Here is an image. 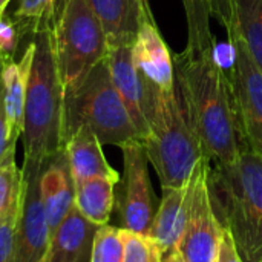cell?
Instances as JSON below:
<instances>
[{
  "label": "cell",
  "mask_w": 262,
  "mask_h": 262,
  "mask_svg": "<svg viewBox=\"0 0 262 262\" xmlns=\"http://www.w3.org/2000/svg\"><path fill=\"white\" fill-rule=\"evenodd\" d=\"M123 150V189L118 200L120 220L124 230L140 235L150 233L160 203L149 178V158L143 141H134Z\"/></svg>",
  "instance_id": "cell-8"
},
{
  "label": "cell",
  "mask_w": 262,
  "mask_h": 262,
  "mask_svg": "<svg viewBox=\"0 0 262 262\" xmlns=\"http://www.w3.org/2000/svg\"><path fill=\"white\" fill-rule=\"evenodd\" d=\"M161 187L184 186L204 157L178 89L158 92L149 134L143 141Z\"/></svg>",
  "instance_id": "cell-5"
},
{
  "label": "cell",
  "mask_w": 262,
  "mask_h": 262,
  "mask_svg": "<svg viewBox=\"0 0 262 262\" xmlns=\"http://www.w3.org/2000/svg\"><path fill=\"white\" fill-rule=\"evenodd\" d=\"M215 262H244L238 252L233 235L230 233L227 227H223V226H221V236H220Z\"/></svg>",
  "instance_id": "cell-30"
},
{
  "label": "cell",
  "mask_w": 262,
  "mask_h": 262,
  "mask_svg": "<svg viewBox=\"0 0 262 262\" xmlns=\"http://www.w3.org/2000/svg\"><path fill=\"white\" fill-rule=\"evenodd\" d=\"M132 48V43L109 45L107 63L114 86L144 141L149 134V123L155 111L158 91H155L138 72Z\"/></svg>",
  "instance_id": "cell-10"
},
{
  "label": "cell",
  "mask_w": 262,
  "mask_h": 262,
  "mask_svg": "<svg viewBox=\"0 0 262 262\" xmlns=\"http://www.w3.org/2000/svg\"><path fill=\"white\" fill-rule=\"evenodd\" d=\"M0 60H2V58H0Z\"/></svg>",
  "instance_id": "cell-34"
},
{
  "label": "cell",
  "mask_w": 262,
  "mask_h": 262,
  "mask_svg": "<svg viewBox=\"0 0 262 262\" xmlns=\"http://www.w3.org/2000/svg\"><path fill=\"white\" fill-rule=\"evenodd\" d=\"M232 8L235 18L233 31L239 34L262 72V0H232Z\"/></svg>",
  "instance_id": "cell-20"
},
{
  "label": "cell",
  "mask_w": 262,
  "mask_h": 262,
  "mask_svg": "<svg viewBox=\"0 0 262 262\" xmlns=\"http://www.w3.org/2000/svg\"><path fill=\"white\" fill-rule=\"evenodd\" d=\"M18 45V32L12 21L0 17V58L11 60Z\"/></svg>",
  "instance_id": "cell-27"
},
{
  "label": "cell",
  "mask_w": 262,
  "mask_h": 262,
  "mask_svg": "<svg viewBox=\"0 0 262 262\" xmlns=\"http://www.w3.org/2000/svg\"><path fill=\"white\" fill-rule=\"evenodd\" d=\"M232 48L230 84L244 147L262 158V72L236 31L229 34Z\"/></svg>",
  "instance_id": "cell-7"
},
{
  "label": "cell",
  "mask_w": 262,
  "mask_h": 262,
  "mask_svg": "<svg viewBox=\"0 0 262 262\" xmlns=\"http://www.w3.org/2000/svg\"><path fill=\"white\" fill-rule=\"evenodd\" d=\"M43 169L21 167V190L12 262H41L49 246V229L40 193Z\"/></svg>",
  "instance_id": "cell-9"
},
{
  "label": "cell",
  "mask_w": 262,
  "mask_h": 262,
  "mask_svg": "<svg viewBox=\"0 0 262 262\" xmlns=\"http://www.w3.org/2000/svg\"><path fill=\"white\" fill-rule=\"evenodd\" d=\"M161 262H183V258H181V255H180L178 250H172V252L163 255Z\"/></svg>",
  "instance_id": "cell-32"
},
{
  "label": "cell",
  "mask_w": 262,
  "mask_h": 262,
  "mask_svg": "<svg viewBox=\"0 0 262 262\" xmlns=\"http://www.w3.org/2000/svg\"><path fill=\"white\" fill-rule=\"evenodd\" d=\"M124 259V239L123 229L104 224L100 226L91 252L89 262H123Z\"/></svg>",
  "instance_id": "cell-24"
},
{
  "label": "cell",
  "mask_w": 262,
  "mask_h": 262,
  "mask_svg": "<svg viewBox=\"0 0 262 262\" xmlns=\"http://www.w3.org/2000/svg\"><path fill=\"white\" fill-rule=\"evenodd\" d=\"M8 3H9V0H0V17L3 15V11H5Z\"/></svg>",
  "instance_id": "cell-33"
},
{
  "label": "cell",
  "mask_w": 262,
  "mask_h": 262,
  "mask_svg": "<svg viewBox=\"0 0 262 262\" xmlns=\"http://www.w3.org/2000/svg\"><path fill=\"white\" fill-rule=\"evenodd\" d=\"M175 83L189 120L200 138L210 166L229 167L246 149L229 75L216 60L215 51L173 55Z\"/></svg>",
  "instance_id": "cell-1"
},
{
  "label": "cell",
  "mask_w": 262,
  "mask_h": 262,
  "mask_svg": "<svg viewBox=\"0 0 262 262\" xmlns=\"http://www.w3.org/2000/svg\"><path fill=\"white\" fill-rule=\"evenodd\" d=\"M54 2L55 0H18L15 9V18L18 28L31 31L32 34L54 28Z\"/></svg>",
  "instance_id": "cell-22"
},
{
  "label": "cell",
  "mask_w": 262,
  "mask_h": 262,
  "mask_svg": "<svg viewBox=\"0 0 262 262\" xmlns=\"http://www.w3.org/2000/svg\"><path fill=\"white\" fill-rule=\"evenodd\" d=\"M98 227L86 220L74 204L49 238V246L41 262H89Z\"/></svg>",
  "instance_id": "cell-15"
},
{
  "label": "cell",
  "mask_w": 262,
  "mask_h": 262,
  "mask_svg": "<svg viewBox=\"0 0 262 262\" xmlns=\"http://www.w3.org/2000/svg\"><path fill=\"white\" fill-rule=\"evenodd\" d=\"M3 60H0V163L6 158L11 150H15V144L11 141L6 112H5V97H3V78H2Z\"/></svg>",
  "instance_id": "cell-29"
},
{
  "label": "cell",
  "mask_w": 262,
  "mask_h": 262,
  "mask_svg": "<svg viewBox=\"0 0 262 262\" xmlns=\"http://www.w3.org/2000/svg\"><path fill=\"white\" fill-rule=\"evenodd\" d=\"M28 66H29V48L25 51L18 63L14 61L12 58L6 61L3 60V68H2L5 112H6L9 137L14 144L17 143L23 130Z\"/></svg>",
  "instance_id": "cell-18"
},
{
  "label": "cell",
  "mask_w": 262,
  "mask_h": 262,
  "mask_svg": "<svg viewBox=\"0 0 262 262\" xmlns=\"http://www.w3.org/2000/svg\"><path fill=\"white\" fill-rule=\"evenodd\" d=\"M40 193L51 238L74 207L75 200V184L64 149L45 164L40 177Z\"/></svg>",
  "instance_id": "cell-14"
},
{
  "label": "cell",
  "mask_w": 262,
  "mask_h": 262,
  "mask_svg": "<svg viewBox=\"0 0 262 262\" xmlns=\"http://www.w3.org/2000/svg\"><path fill=\"white\" fill-rule=\"evenodd\" d=\"M69 0H55L54 2V25L57 23V20L60 18V15L63 14L66 5H68Z\"/></svg>",
  "instance_id": "cell-31"
},
{
  "label": "cell",
  "mask_w": 262,
  "mask_h": 262,
  "mask_svg": "<svg viewBox=\"0 0 262 262\" xmlns=\"http://www.w3.org/2000/svg\"><path fill=\"white\" fill-rule=\"evenodd\" d=\"M187 23V46L190 52L215 51L216 41L210 31V12L206 0H181Z\"/></svg>",
  "instance_id": "cell-21"
},
{
  "label": "cell",
  "mask_w": 262,
  "mask_h": 262,
  "mask_svg": "<svg viewBox=\"0 0 262 262\" xmlns=\"http://www.w3.org/2000/svg\"><path fill=\"white\" fill-rule=\"evenodd\" d=\"M17 215H18V204L9 213L0 218V262H12Z\"/></svg>",
  "instance_id": "cell-26"
},
{
  "label": "cell",
  "mask_w": 262,
  "mask_h": 262,
  "mask_svg": "<svg viewBox=\"0 0 262 262\" xmlns=\"http://www.w3.org/2000/svg\"><path fill=\"white\" fill-rule=\"evenodd\" d=\"M118 183L112 178L98 177L75 184V207L91 223L107 224L115 206V184Z\"/></svg>",
  "instance_id": "cell-19"
},
{
  "label": "cell",
  "mask_w": 262,
  "mask_h": 262,
  "mask_svg": "<svg viewBox=\"0 0 262 262\" xmlns=\"http://www.w3.org/2000/svg\"><path fill=\"white\" fill-rule=\"evenodd\" d=\"M23 114V149L26 169H43L63 146V86L58 75L54 28L32 34Z\"/></svg>",
  "instance_id": "cell-2"
},
{
  "label": "cell",
  "mask_w": 262,
  "mask_h": 262,
  "mask_svg": "<svg viewBox=\"0 0 262 262\" xmlns=\"http://www.w3.org/2000/svg\"><path fill=\"white\" fill-rule=\"evenodd\" d=\"M54 49L63 94L107 57L109 43L89 0H69L54 25Z\"/></svg>",
  "instance_id": "cell-6"
},
{
  "label": "cell",
  "mask_w": 262,
  "mask_h": 262,
  "mask_svg": "<svg viewBox=\"0 0 262 262\" xmlns=\"http://www.w3.org/2000/svg\"><path fill=\"white\" fill-rule=\"evenodd\" d=\"M207 186L213 212L233 235L244 262H262V158L243 149L229 167L210 166Z\"/></svg>",
  "instance_id": "cell-3"
},
{
  "label": "cell",
  "mask_w": 262,
  "mask_h": 262,
  "mask_svg": "<svg viewBox=\"0 0 262 262\" xmlns=\"http://www.w3.org/2000/svg\"><path fill=\"white\" fill-rule=\"evenodd\" d=\"M132 55L141 77L158 92L177 89L173 55L155 23L150 8L144 12Z\"/></svg>",
  "instance_id": "cell-13"
},
{
  "label": "cell",
  "mask_w": 262,
  "mask_h": 262,
  "mask_svg": "<svg viewBox=\"0 0 262 262\" xmlns=\"http://www.w3.org/2000/svg\"><path fill=\"white\" fill-rule=\"evenodd\" d=\"M21 190V169L15 164V150L0 163V218L17 207Z\"/></svg>",
  "instance_id": "cell-23"
},
{
  "label": "cell",
  "mask_w": 262,
  "mask_h": 262,
  "mask_svg": "<svg viewBox=\"0 0 262 262\" xmlns=\"http://www.w3.org/2000/svg\"><path fill=\"white\" fill-rule=\"evenodd\" d=\"M107 35L109 45L135 43L147 0H89Z\"/></svg>",
  "instance_id": "cell-17"
},
{
  "label": "cell",
  "mask_w": 262,
  "mask_h": 262,
  "mask_svg": "<svg viewBox=\"0 0 262 262\" xmlns=\"http://www.w3.org/2000/svg\"><path fill=\"white\" fill-rule=\"evenodd\" d=\"M124 259L123 262H161L163 253L155 241L147 235H140L123 229Z\"/></svg>",
  "instance_id": "cell-25"
},
{
  "label": "cell",
  "mask_w": 262,
  "mask_h": 262,
  "mask_svg": "<svg viewBox=\"0 0 262 262\" xmlns=\"http://www.w3.org/2000/svg\"><path fill=\"white\" fill-rule=\"evenodd\" d=\"M209 160L203 157L193 169L189 181L181 187L163 189V200L160 201L152 229L149 236L160 247L161 253L166 255L172 250H178V246L186 232L192 204L195 198L196 184L204 164Z\"/></svg>",
  "instance_id": "cell-12"
},
{
  "label": "cell",
  "mask_w": 262,
  "mask_h": 262,
  "mask_svg": "<svg viewBox=\"0 0 262 262\" xmlns=\"http://www.w3.org/2000/svg\"><path fill=\"white\" fill-rule=\"evenodd\" d=\"M81 126H88L101 144L121 149L134 141H143L114 86L107 57L72 91L63 94V146Z\"/></svg>",
  "instance_id": "cell-4"
},
{
  "label": "cell",
  "mask_w": 262,
  "mask_h": 262,
  "mask_svg": "<svg viewBox=\"0 0 262 262\" xmlns=\"http://www.w3.org/2000/svg\"><path fill=\"white\" fill-rule=\"evenodd\" d=\"M210 170V161H207L201 170L195 198L192 204V213L183 235V239L178 246V252L183 262H215L221 224L213 212L207 175Z\"/></svg>",
  "instance_id": "cell-11"
},
{
  "label": "cell",
  "mask_w": 262,
  "mask_h": 262,
  "mask_svg": "<svg viewBox=\"0 0 262 262\" xmlns=\"http://www.w3.org/2000/svg\"><path fill=\"white\" fill-rule=\"evenodd\" d=\"M210 17H213L227 34H230L235 28V18H233V8L232 0H206Z\"/></svg>",
  "instance_id": "cell-28"
},
{
  "label": "cell",
  "mask_w": 262,
  "mask_h": 262,
  "mask_svg": "<svg viewBox=\"0 0 262 262\" xmlns=\"http://www.w3.org/2000/svg\"><path fill=\"white\" fill-rule=\"evenodd\" d=\"M101 146L103 144L98 141L97 135L88 126H81L68 140L64 150L68 155L74 184H80L98 177L120 181V173L107 163Z\"/></svg>",
  "instance_id": "cell-16"
}]
</instances>
